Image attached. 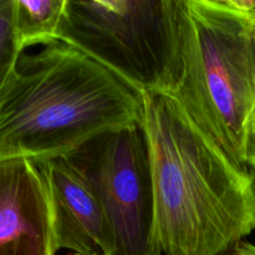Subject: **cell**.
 Returning <instances> with one entry per match:
<instances>
[{
	"instance_id": "cell-8",
	"label": "cell",
	"mask_w": 255,
	"mask_h": 255,
	"mask_svg": "<svg viewBox=\"0 0 255 255\" xmlns=\"http://www.w3.org/2000/svg\"><path fill=\"white\" fill-rule=\"evenodd\" d=\"M65 6L66 0H14L15 34L22 52L34 45L59 41Z\"/></svg>"
},
{
	"instance_id": "cell-9",
	"label": "cell",
	"mask_w": 255,
	"mask_h": 255,
	"mask_svg": "<svg viewBox=\"0 0 255 255\" xmlns=\"http://www.w3.org/2000/svg\"><path fill=\"white\" fill-rule=\"evenodd\" d=\"M21 55L14 27V0H0V96L14 77Z\"/></svg>"
},
{
	"instance_id": "cell-5",
	"label": "cell",
	"mask_w": 255,
	"mask_h": 255,
	"mask_svg": "<svg viewBox=\"0 0 255 255\" xmlns=\"http://www.w3.org/2000/svg\"><path fill=\"white\" fill-rule=\"evenodd\" d=\"M66 158L99 199L109 234L107 255H161L143 124L100 134Z\"/></svg>"
},
{
	"instance_id": "cell-11",
	"label": "cell",
	"mask_w": 255,
	"mask_h": 255,
	"mask_svg": "<svg viewBox=\"0 0 255 255\" xmlns=\"http://www.w3.org/2000/svg\"><path fill=\"white\" fill-rule=\"evenodd\" d=\"M222 255H255V244L243 241Z\"/></svg>"
},
{
	"instance_id": "cell-7",
	"label": "cell",
	"mask_w": 255,
	"mask_h": 255,
	"mask_svg": "<svg viewBox=\"0 0 255 255\" xmlns=\"http://www.w3.org/2000/svg\"><path fill=\"white\" fill-rule=\"evenodd\" d=\"M49 193L57 251L109 253V234L99 199L66 157L37 163Z\"/></svg>"
},
{
	"instance_id": "cell-3",
	"label": "cell",
	"mask_w": 255,
	"mask_h": 255,
	"mask_svg": "<svg viewBox=\"0 0 255 255\" xmlns=\"http://www.w3.org/2000/svg\"><path fill=\"white\" fill-rule=\"evenodd\" d=\"M183 70L173 95L239 167L255 120V19L222 0H182Z\"/></svg>"
},
{
	"instance_id": "cell-4",
	"label": "cell",
	"mask_w": 255,
	"mask_h": 255,
	"mask_svg": "<svg viewBox=\"0 0 255 255\" xmlns=\"http://www.w3.org/2000/svg\"><path fill=\"white\" fill-rule=\"evenodd\" d=\"M57 40L139 95L174 94L183 70L182 0H66Z\"/></svg>"
},
{
	"instance_id": "cell-2",
	"label": "cell",
	"mask_w": 255,
	"mask_h": 255,
	"mask_svg": "<svg viewBox=\"0 0 255 255\" xmlns=\"http://www.w3.org/2000/svg\"><path fill=\"white\" fill-rule=\"evenodd\" d=\"M143 124L142 95L70 45L21 55L0 96V161L37 164L109 131Z\"/></svg>"
},
{
	"instance_id": "cell-6",
	"label": "cell",
	"mask_w": 255,
	"mask_h": 255,
	"mask_svg": "<svg viewBox=\"0 0 255 255\" xmlns=\"http://www.w3.org/2000/svg\"><path fill=\"white\" fill-rule=\"evenodd\" d=\"M49 193L37 164L0 161V255H55Z\"/></svg>"
},
{
	"instance_id": "cell-10",
	"label": "cell",
	"mask_w": 255,
	"mask_h": 255,
	"mask_svg": "<svg viewBox=\"0 0 255 255\" xmlns=\"http://www.w3.org/2000/svg\"><path fill=\"white\" fill-rule=\"evenodd\" d=\"M247 164L249 169H253L255 172V120L249 132L248 142H247Z\"/></svg>"
},
{
	"instance_id": "cell-1",
	"label": "cell",
	"mask_w": 255,
	"mask_h": 255,
	"mask_svg": "<svg viewBox=\"0 0 255 255\" xmlns=\"http://www.w3.org/2000/svg\"><path fill=\"white\" fill-rule=\"evenodd\" d=\"M142 99L162 253H226L255 231V174L202 131L173 95Z\"/></svg>"
},
{
	"instance_id": "cell-12",
	"label": "cell",
	"mask_w": 255,
	"mask_h": 255,
	"mask_svg": "<svg viewBox=\"0 0 255 255\" xmlns=\"http://www.w3.org/2000/svg\"><path fill=\"white\" fill-rule=\"evenodd\" d=\"M75 255H104V254H99V253H95V254H75Z\"/></svg>"
}]
</instances>
